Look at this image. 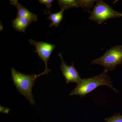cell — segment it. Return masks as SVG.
<instances>
[{"label": "cell", "mask_w": 122, "mask_h": 122, "mask_svg": "<svg viewBox=\"0 0 122 122\" xmlns=\"http://www.w3.org/2000/svg\"><path fill=\"white\" fill-rule=\"evenodd\" d=\"M107 73L104 71L97 76L82 79L81 82L70 92L69 95H78L81 97H85L99 86H109L116 92H118V91L113 87L110 76Z\"/></svg>", "instance_id": "1"}, {"label": "cell", "mask_w": 122, "mask_h": 122, "mask_svg": "<svg viewBox=\"0 0 122 122\" xmlns=\"http://www.w3.org/2000/svg\"><path fill=\"white\" fill-rule=\"evenodd\" d=\"M12 79L17 90L28 100L30 105H35V100L32 94V89L37 79L41 76L38 75L24 74L18 72L13 68L11 70Z\"/></svg>", "instance_id": "2"}, {"label": "cell", "mask_w": 122, "mask_h": 122, "mask_svg": "<svg viewBox=\"0 0 122 122\" xmlns=\"http://www.w3.org/2000/svg\"><path fill=\"white\" fill-rule=\"evenodd\" d=\"M91 63L102 66L105 68L104 71L107 72L115 70L117 66L122 64V46H115L107 50L102 56L92 61Z\"/></svg>", "instance_id": "3"}, {"label": "cell", "mask_w": 122, "mask_h": 122, "mask_svg": "<svg viewBox=\"0 0 122 122\" xmlns=\"http://www.w3.org/2000/svg\"><path fill=\"white\" fill-rule=\"evenodd\" d=\"M122 17V13L115 10L103 1L100 0L96 1L89 19L100 25L109 19Z\"/></svg>", "instance_id": "4"}, {"label": "cell", "mask_w": 122, "mask_h": 122, "mask_svg": "<svg viewBox=\"0 0 122 122\" xmlns=\"http://www.w3.org/2000/svg\"><path fill=\"white\" fill-rule=\"evenodd\" d=\"M29 41L31 45L35 46L36 50L34 52L37 53L39 57L45 62V68L44 72L41 73L42 75L47 74L51 71L48 68V61L56 46L45 42L36 41L33 39H29Z\"/></svg>", "instance_id": "5"}, {"label": "cell", "mask_w": 122, "mask_h": 122, "mask_svg": "<svg viewBox=\"0 0 122 122\" xmlns=\"http://www.w3.org/2000/svg\"><path fill=\"white\" fill-rule=\"evenodd\" d=\"M58 55L61 59V70L65 78L66 83L73 82L78 85L80 83L82 79L81 78L79 73L75 67L73 62H72L71 66L67 65L64 62L62 54L60 53Z\"/></svg>", "instance_id": "6"}, {"label": "cell", "mask_w": 122, "mask_h": 122, "mask_svg": "<svg viewBox=\"0 0 122 122\" xmlns=\"http://www.w3.org/2000/svg\"><path fill=\"white\" fill-rule=\"evenodd\" d=\"M10 4L15 6L17 9V17L26 19L30 23L35 22L37 20V16L31 12L22 5L20 4L18 2V0H10Z\"/></svg>", "instance_id": "7"}, {"label": "cell", "mask_w": 122, "mask_h": 122, "mask_svg": "<svg viewBox=\"0 0 122 122\" xmlns=\"http://www.w3.org/2000/svg\"><path fill=\"white\" fill-rule=\"evenodd\" d=\"M30 22L26 19L17 16L12 21V25L15 30L18 32H25Z\"/></svg>", "instance_id": "8"}, {"label": "cell", "mask_w": 122, "mask_h": 122, "mask_svg": "<svg viewBox=\"0 0 122 122\" xmlns=\"http://www.w3.org/2000/svg\"><path fill=\"white\" fill-rule=\"evenodd\" d=\"M64 11V10L61 9V11L56 13H50L49 16L46 19L50 20L52 21V23L50 25V27L53 26L57 27L59 26L63 19Z\"/></svg>", "instance_id": "9"}, {"label": "cell", "mask_w": 122, "mask_h": 122, "mask_svg": "<svg viewBox=\"0 0 122 122\" xmlns=\"http://www.w3.org/2000/svg\"><path fill=\"white\" fill-rule=\"evenodd\" d=\"M57 2L61 9L65 10L80 7L79 0H57Z\"/></svg>", "instance_id": "10"}, {"label": "cell", "mask_w": 122, "mask_h": 122, "mask_svg": "<svg viewBox=\"0 0 122 122\" xmlns=\"http://www.w3.org/2000/svg\"><path fill=\"white\" fill-rule=\"evenodd\" d=\"M96 0H79L80 2V7L87 9H90L94 6Z\"/></svg>", "instance_id": "11"}, {"label": "cell", "mask_w": 122, "mask_h": 122, "mask_svg": "<svg viewBox=\"0 0 122 122\" xmlns=\"http://www.w3.org/2000/svg\"><path fill=\"white\" fill-rule=\"evenodd\" d=\"M106 122H122V115L120 113H115L113 116L105 119Z\"/></svg>", "instance_id": "12"}, {"label": "cell", "mask_w": 122, "mask_h": 122, "mask_svg": "<svg viewBox=\"0 0 122 122\" xmlns=\"http://www.w3.org/2000/svg\"><path fill=\"white\" fill-rule=\"evenodd\" d=\"M38 1L42 4L46 5V8L45 11H46V9H48V11L47 14L50 13L51 12L50 11V10L52 6V3L54 0H38Z\"/></svg>", "instance_id": "13"}]
</instances>
